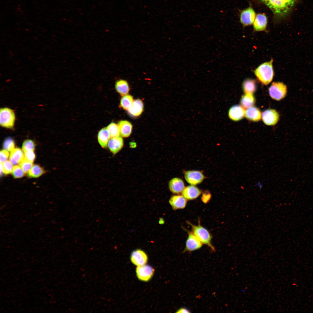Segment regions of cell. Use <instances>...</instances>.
Returning a JSON list of instances; mask_svg holds the SVG:
<instances>
[{"label": "cell", "instance_id": "19", "mask_svg": "<svg viewBox=\"0 0 313 313\" xmlns=\"http://www.w3.org/2000/svg\"><path fill=\"white\" fill-rule=\"evenodd\" d=\"M245 116L249 120L256 122L260 120L261 113L258 108L252 106L248 108L246 110Z\"/></svg>", "mask_w": 313, "mask_h": 313}, {"label": "cell", "instance_id": "24", "mask_svg": "<svg viewBox=\"0 0 313 313\" xmlns=\"http://www.w3.org/2000/svg\"><path fill=\"white\" fill-rule=\"evenodd\" d=\"M242 87L245 93L253 94L256 89V81L252 79H246L243 82Z\"/></svg>", "mask_w": 313, "mask_h": 313}, {"label": "cell", "instance_id": "1", "mask_svg": "<svg viewBox=\"0 0 313 313\" xmlns=\"http://www.w3.org/2000/svg\"><path fill=\"white\" fill-rule=\"evenodd\" d=\"M277 15L287 13L294 5L295 0H260Z\"/></svg>", "mask_w": 313, "mask_h": 313}, {"label": "cell", "instance_id": "2", "mask_svg": "<svg viewBox=\"0 0 313 313\" xmlns=\"http://www.w3.org/2000/svg\"><path fill=\"white\" fill-rule=\"evenodd\" d=\"M273 59L260 65L254 71L258 80L263 84L268 85L272 81L274 72L272 65Z\"/></svg>", "mask_w": 313, "mask_h": 313}, {"label": "cell", "instance_id": "36", "mask_svg": "<svg viewBox=\"0 0 313 313\" xmlns=\"http://www.w3.org/2000/svg\"><path fill=\"white\" fill-rule=\"evenodd\" d=\"M176 312L179 313H190V312L188 309L185 307H182L179 309Z\"/></svg>", "mask_w": 313, "mask_h": 313}, {"label": "cell", "instance_id": "27", "mask_svg": "<svg viewBox=\"0 0 313 313\" xmlns=\"http://www.w3.org/2000/svg\"><path fill=\"white\" fill-rule=\"evenodd\" d=\"M45 171L44 169L38 165H33L28 172V176L32 177H39L43 174Z\"/></svg>", "mask_w": 313, "mask_h": 313}, {"label": "cell", "instance_id": "13", "mask_svg": "<svg viewBox=\"0 0 313 313\" xmlns=\"http://www.w3.org/2000/svg\"><path fill=\"white\" fill-rule=\"evenodd\" d=\"M123 141L120 136L111 138L108 144V147L113 154H115L119 151L123 147Z\"/></svg>", "mask_w": 313, "mask_h": 313}, {"label": "cell", "instance_id": "16", "mask_svg": "<svg viewBox=\"0 0 313 313\" xmlns=\"http://www.w3.org/2000/svg\"><path fill=\"white\" fill-rule=\"evenodd\" d=\"M169 187L171 192L176 194L182 192L185 188L183 182L178 178H174L171 179L169 183Z\"/></svg>", "mask_w": 313, "mask_h": 313}, {"label": "cell", "instance_id": "3", "mask_svg": "<svg viewBox=\"0 0 313 313\" xmlns=\"http://www.w3.org/2000/svg\"><path fill=\"white\" fill-rule=\"evenodd\" d=\"M188 223L191 226L192 232L196 237L202 243L207 245L213 251H215L214 247L212 244V237L208 231L200 225H195L190 222Z\"/></svg>", "mask_w": 313, "mask_h": 313}, {"label": "cell", "instance_id": "22", "mask_svg": "<svg viewBox=\"0 0 313 313\" xmlns=\"http://www.w3.org/2000/svg\"><path fill=\"white\" fill-rule=\"evenodd\" d=\"M97 138L98 142L102 147L105 148L108 146L111 137L107 128H104L100 130L98 133Z\"/></svg>", "mask_w": 313, "mask_h": 313}, {"label": "cell", "instance_id": "9", "mask_svg": "<svg viewBox=\"0 0 313 313\" xmlns=\"http://www.w3.org/2000/svg\"><path fill=\"white\" fill-rule=\"evenodd\" d=\"M262 118L263 122L268 125L276 124L279 119L278 112L273 109H268L264 111L262 114Z\"/></svg>", "mask_w": 313, "mask_h": 313}, {"label": "cell", "instance_id": "34", "mask_svg": "<svg viewBox=\"0 0 313 313\" xmlns=\"http://www.w3.org/2000/svg\"><path fill=\"white\" fill-rule=\"evenodd\" d=\"M35 155L33 151L25 152L24 158L29 161L33 163L35 158Z\"/></svg>", "mask_w": 313, "mask_h": 313}, {"label": "cell", "instance_id": "7", "mask_svg": "<svg viewBox=\"0 0 313 313\" xmlns=\"http://www.w3.org/2000/svg\"><path fill=\"white\" fill-rule=\"evenodd\" d=\"M188 236L185 243L184 252H192L200 248L202 243L196 237L192 232L188 231Z\"/></svg>", "mask_w": 313, "mask_h": 313}, {"label": "cell", "instance_id": "5", "mask_svg": "<svg viewBox=\"0 0 313 313\" xmlns=\"http://www.w3.org/2000/svg\"><path fill=\"white\" fill-rule=\"evenodd\" d=\"M269 91L272 98L279 101L285 96L287 92V86L281 82H273L269 88Z\"/></svg>", "mask_w": 313, "mask_h": 313}, {"label": "cell", "instance_id": "17", "mask_svg": "<svg viewBox=\"0 0 313 313\" xmlns=\"http://www.w3.org/2000/svg\"><path fill=\"white\" fill-rule=\"evenodd\" d=\"M253 23L254 29L255 31H263L266 28L267 24V18L264 14H259L256 16Z\"/></svg>", "mask_w": 313, "mask_h": 313}, {"label": "cell", "instance_id": "15", "mask_svg": "<svg viewBox=\"0 0 313 313\" xmlns=\"http://www.w3.org/2000/svg\"><path fill=\"white\" fill-rule=\"evenodd\" d=\"M182 196L186 199L192 200L198 197L201 194V191L194 185L185 188L182 192Z\"/></svg>", "mask_w": 313, "mask_h": 313}, {"label": "cell", "instance_id": "30", "mask_svg": "<svg viewBox=\"0 0 313 313\" xmlns=\"http://www.w3.org/2000/svg\"><path fill=\"white\" fill-rule=\"evenodd\" d=\"M35 148L34 142L30 139H26L23 142L22 146L23 151L25 152L30 151H33Z\"/></svg>", "mask_w": 313, "mask_h": 313}, {"label": "cell", "instance_id": "11", "mask_svg": "<svg viewBox=\"0 0 313 313\" xmlns=\"http://www.w3.org/2000/svg\"><path fill=\"white\" fill-rule=\"evenodd\" d=\"M255 17L254 11L252 7H250L243 10L241 12L240 15V21L244 26H246L253 23Z\"/></svg>", "mask_w": 313, "mask_h": 313}, {"label": "cell", "instance_id": "6", "mask_svg": "<svg viewBox=\"0 0 313 313\" xmlns=\"http://www.w3.org/2000/svg\"><path fill=\"white\" fill-rule=\"evenodd\" d=\"M154 269L148 265L138 266L136 269V273L138 279L141 281H147L152 276Z\"/></svg>", "mask_w": 313, "mask_h": 313}, {"label": "cell", "instance_id": "25", "mask_svg": "<svg viewBox=\"0 0 313 313\" xmlns=\"http://www.w3.org/2000/svg\"><path fill=\"white\" fill-rule=\"evenodd\" d=\"M255 99L253 94L245 93L241 98L240 103L243 108H248L252 107L254 104Z\"/></svg>", "mask_w": 313, "mask_h": 313}, {"label": "cell", "instance_id": "4", "mask_svg": "<svg viewBox=\"0 0 313 313\" xmlns=\"http://www.w3.org/2000/svg\"><path fill=\"white\" fill-rule=\"evenodd\" d=\"M0 125L3 128L12 129L14 128L16 116L14 110L7 107L0 108Z\"/></svg>", "mask_w": 313, "mask_h": 313}, {"label": "cell", "instance_id": "10", "mask_svg": "<svg viewBox=\"0 0 313 313\" xmlns=\"http://www.w3.org/2000/svg\"><path fill=\"white\" fill-rule=\"evenodd\" d=\"M130 260L133 264L138 266L146 264L148 257L144 251L140 249H137L132 253Z\"/></svg>", "mask_w": 313, "mask_h": 313}, {"label": "cell", "instance_id": "21", "mask_svg": "<svg viewBox=\"0 0 313 313\" xmlns=\"http://www.w3.org/2000/svg\"><path fill=\"white\" fill-rule=\"evenodd\" d=\"M120 135L123 137H129L132 132V125L129 122L126 120L120 121L118 124Z\"/></svg>", "mask_w": 313, "mask_h": 313}, {"label": "cell", "instance_id": "32", "mask_svg": "<svg viewBox=\"0 0 313 313\" xmlns=\"http://www.w3.org/2000/svg\"><path fill=\"white\" fill-rule=\"evenodd\" d=\"M12 172L13 176L15 178L22 177L25 173L20 165H15L13 167Z\"/></svg>", "mask_w": 313, "mask_h": 313}, {"label": "cell", "instance_id": "14", "mask_svg": "<svg viewBox=\"0 0 313 313\" xmlns=\"http://www.w3.org/2000/svg\"><path fill=\"white\" fill-rule=\"evenodd\" d=\"M169 202L174 210L184 208L186 206L187 201L182 195H174L170 198Z\"/></svg>", "mask_w": 313, "mask_h": 313}, {"label": "cell", "instance_id": "33", "mask_svg": "<svg viewBox=\"0 0 313 313\" xmlns=\"http://www.w3.org/2000/svg\"><path fill=\"white\" fill-rule=\"evenodd\" d=\"M3 172L5 174H8L12 172L13 166L10 161L6 160L2 163Z\"/></svg>", "mask_w": 313, "mask_h": 313}, {"label": "cell", "instance_id": "29", "mask_svg": "<svg viewBox=\"0 0 313 313\" xmlns=\"http://www.w3.org/2000/svg\"><path fill=\"white\" fill-rule=\"evenodd\" d=\"M3 147L4 150L11 152L14 149L15 143L14 140L11 137L7 138L3 142Z\"/></svg>", "mask_w": 313, "mask_h": 313}, {"label": "cell", "instance_id": "18", "mask_svg": "<svg viewBox=\"0 0 313 313\" xmlns=\"http://www.w3.org/2000/svg\"><path fill=\"white\" fill-rule=\"evenodd\" d=\"M143 109V102L141 100L138 99L134 101L131 106L128 110L131 116L137 117L142 113Z\"/></svg>", "mask_w": 313, "mask_h": 313}, {"label": "cell", "instance_id": "35", "mask_svg": "<svg viewBox=\"0 0 313 313\" xmlns=\"http://www.w3.org/2000/svg\"><path fill=\"white\" fill-rule=\"evenodd\" d=\"M9 155L8 151L5 150L1 151L0 153V162L3 163L6 161Z\"/></svg>", "mask_w": 313, "mask_h": 313}, {"label": "cell", "instance_id": "31", "mask_svg": "<svg viewBox=\"0 0 313 313\" xmlns=\"http://www.w3.org/2000/svg\"><path fill=\"white\" fill-rule=\"evenodd\" d=\"M25 173L28 172L33 166L32 163L26 160L25 158L19 164Z\"/></svg>", "mask_w": 313, "mask_h": 313}, {"label": "cell", "instance_id": "23", "mask_svg": "<svg viewBox=\"0 0 313 313\" xmlns=\"http://www.w3.org/2000/svg\"><path fill=\"white\" fill-rule=\"evenodd\" d=\"M22 151L20 148L14 149L11 152L9 159L11 162L14 165H17L21 162L24 158Z\"/></svg>", "mask_w": 313, "mask_h": 313}, {"label": "cell", "instance_id": "20", "mask_svg": "<svg viewBox=\"0 0 313 313\" xmlns=\"http://www.w3.org/2000/svg\"><path fill=\"white\" fill-rule=\"evenodd\" d=\"M115 87L116 91L122 96L127 95L130 90L128 82L122 79H120L116 81Z\"/></svg>", "mask_w": 313, "mask_h": 313}, {"label": "cell", "instance_id": "28", "mask_svg": "<svg viewBox=\"0 0 313 313\" xmlns=\"http://www.w3.org/2000/svg\"><path fill=\"white\" fill-rule=\"evenodd\" d=\"M107 128L109 132L111 138L120 136V134L118 126L115 123H110Z\"/></svg>", "mask_w": 313, "mask_h": 313}, {"label": "cell", "instance_id": "8", "mask_svg": "<svg viewBox=\"0 0 313 313\" xmlns=\"http://www.w3.org/2000/svg\"><path fill=\"white\" fill-rule=\"evenodd\" d=\"M184 177L189 183L194 185L201 183L204 178L201 172L195 170L185 171L184 173Z\"/></svg>", "mask_w": 313, "mask_h": 313}, {"label": "cell", "instance_id": "12", "mask_svg": "<svg viewBox=\"0 0 313 313\" xmlns=\"http://www.w3.org/2000/svg\"><path fill=\"white\" fill-rule=\"evenodd\" d=\"M245 110L242 106L234 105L231 107L228 112L229 118L234 121H237L242 119L245 115Z\"/></svg>", "mask_w": 313, "mask_h": 313}, {"label": "cell", "instance_id": "26", "mask_svg": "<svg viewBox=\"0 0 313 313\" xmlns=\"http://www.w3.org/2000/svg\"><path fill=\"white\" fill-rule=\"evenodd\" d=\"M132 96L127 94L123 96L121 99L120 105L122 108L128 110L130 108L133 102Z\"/></svg>", "mask_w": 313, "mask_h": 313}]
</instances>
